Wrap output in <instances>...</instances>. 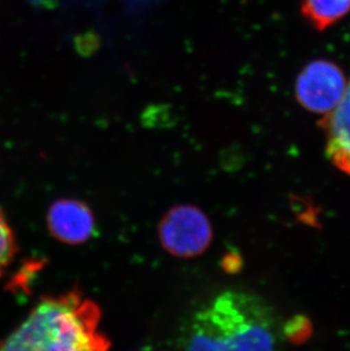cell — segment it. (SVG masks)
Here are the masks:
<instances>
[{"label":"cell","mask_w":350,"mask_h":351,"mask_svg":"<svg viewBox=\"0 0 350 351\" xmlns=\"http://www.w3.org/2000/svg\"><path fill=\"white\" fill-rule=\"evenodd\" d=\"M279 335L275 314L263 299L226 290L194 313L183 351H278Z\"/></svg>","instance_id":"obj_1"},{"label":"cell","mask_w":350,"mask_h":351,"mask_svg":"<svg viewBox=\"0 0 350 351\" xmlns=\"http://www.w3.org/2000/svg\"><path fill=\"white\" fill-rule=\"evenodd\" d=\"M102 312L79 291L45 297L0 340V351H109Z\"/></svg>","instance_id":"obj_2"},{"label":"cell","mask_w":350,"mask_h":351,"mask_svg":"<svg viewBox=\"0 0 350 351\" xmlns=\"http://www.w3.org/2000/svg\"><path fill=\"white\" fill-rule=\"evenodd\" d=\"M159 238L171 255L192 258L207 250L213 230L202 209L191 205L175 206L161 219Z\"/></svg>","instance_id":"obj_3"},{"label":"cell","mask_w":350,"mask_h":351,"mask_svg":"<svg viewBox=\"0 0 350 351\" xmlns=\"http://www.w3.org/2000/svg\"><path fill=\"white\" fill-rule=\"evenodd\" d=\"M348 80L337 64L314 60L303 69L296 81V98L312 113H330L347 90Z\"/></svg>","instance_id":"obj_4"},{"label":"cell","mask_w":350,"mask_h":351,"mask_svg":"<svg viewBox=\"0 0 350 351\" xmlns=\"http://www.w3.org/2000/svg\"><path fill=\"white\" fill-rule=\"evenodd\" d=\"M47 226L54 238L67 245H82L95 233L93 210L76 199H60L47 213Z\"/></svg>","instance_id":"obj_5"},{"label":"cell","mask_w":350,"mask_h":351,"mask_svg":"<svg viewBox=\"0 0 350 351\" xmlns=\"http://www.w3.org/2000/svg\"><path fill=\"white\" fill-rule=\"evenodd\" d=\"M325 136L327 158L341 172L350 176V79L340 103L318 122Z\"/></svg>","instance_id":"obj_6"},{"label":"cell","mask_w":350,"mask_h":351,"mask_svg":"<svg viewBox=\"0 0 350 351\" xmlns=\"http://www.w3.org/2000/svg\"><path fill=\"white\" fill-rule=\"evenodd\" d=\"M350 12V0H303L301 14L317 31L342 20Z\"/></svg>","instance_id":"obj_7"},{"label":"cell","mask_w":350,"mask_h":351,"mask_svg":"<svg viewBox=\"0 0 350 351\" xmlns=\"http://www.w3.org/2000/svg\"><path fill=\"white\" fill-rule=\"evenodd\" d=\"M17 252V243L13 229L0 210V278L6 272Z\"/></svg>","instance_id":"obj_8"},{"label":"cell","mask_w":350,"mask_h":351,"mask_svg":"<svg viewBox=\"0 0 350 351\" xmlns=\"http://www.w3.org/2000/svg\"><path fill=\"white\" fill-rule=\"evenodd\" d=\"M32 1H34V3H47V1H49V0H32Z\"/></svg>","instance_id":"obj_9"}]
</instances>
